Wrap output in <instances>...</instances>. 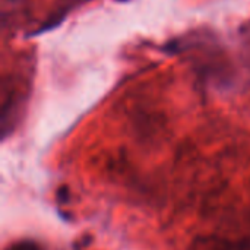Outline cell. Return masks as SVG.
Returning a JSON list of instances; mask_svg holds the SVG:
<instances>
[{
	"label": "cell",
	"instance_id": "obj_1",
	"mask_svg": "<svg viewBox=\"0 0 250 250\" xmlns=\"http://www.w3.org/2000/svg\"><path fill=\"white\" fill-rule=\"evenodd\" d=\"M10 250H38V248L34 245V243H28V242H23V243H19L16 246H13Z\"/></svg>",
	"mask_w": 250,
	"mask_h": 250
}]
</instances>
